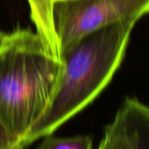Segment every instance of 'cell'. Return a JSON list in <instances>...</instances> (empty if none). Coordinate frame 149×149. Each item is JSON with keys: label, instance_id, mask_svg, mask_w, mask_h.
Masks as SVG:
<instances>
[{"label": "cell", "instance_id": "1", "mask_svg": "<svg viewBox=\"0 0 149 149\" xmlns=\"http://www.w3.org/2000/svg\"><path fill=\"white\" fill-rule=\"evenodd\" d=\"M137 22H118L87 34L61 54L63 69L54 97L24 139L26 147L53 134L91 104L120 67Z\"/></svg>", "mask_w": 149, "mask_h": 149}, {"label": "cell", "instance_id": "2", "mask_svg": "<svg viewBox=\"0 0 149 149\" xmlns=\"http://www.w3.org/2000/svg\"><path fill=\"white\" fill-rule=\"evenodd\" d=\"M62 69L36 33L19 28L8 33L0 49V125L23 143L47 110Z\"/></svg>", "mask_w": 149, "mask_h": 149}, {"label": "cell", "instance_id": "3", "mask_svg": "<svg viewBox=\"0 0 149 149\" xmlns=\"http://www.w3.org/2000/svg\"><path fill=\"white\" fill-rule=\"evenodd\" d=\"M149 13V0H55L53 21L61 54L105 26L138 22Z\"/></svg>", "mask_w": 149, "mask_h": 149}, {"label": "cell", "instance_id": "4", "mask_svg": "<svg viewBox=\"0 0 149 149\" xmlns=\"http://www.w3.org/2000/svg\"><path fill=\"white\" fill-rule=\"evenodd\" d=\"M109 125L120 149H149V105L126 97Z\"/></svg>", "mask_w": 149, "mask_h": 149}, {"label": "cell", "instance_id": "5", "mask_svg": "<svg viewBox=\"0 0 149 149\" xmlns=\"http://www.w3.org/2000/svg\"><path fill=\"white\" fill-rule=\"evenodd\" d=\"M36 149H93V139L89 135H76L71 137H43Z\"/></svg>", "mask_w": 149, "mask_h": 149}, {"label": "cell", "instance_id": "6", "mask_svg": "<svg viewBox=\"0 0 149 149\" xmlns=\"http://www.w3.org/2000/svg\"><path fill=\"white\" fill-rule=\"evenodd\" d=\"M24 143L0 125V149H25Z\"/></svg>", "mask_w": 149, "mask_h": 149}, {"label": "cell", "instance_id": "7", "mask_svg": "<svg viewBox=\"0 0 149 149\" xmlns=\"http://www.w3.org/2000/svg\"><path fill=\"white\" fill-rule=\"evenodd\" d=\"M97 149H120L115 133L109 124L104 127V137Z\"/></svg>", "mask_w": 149, "mask_h": 149}, {"label": "cell", "instance_id": "8", "mask_svg": "<svg viewBox=\"0 0 149 149\" xmlns=\"http://www.w3.org/2000/svg\"><path fill=\"white\" fill-rule=\"evenodd\" d=\"M7 36H8V33H5L4 32L0 31V49H1L2 47L4 46V44L7 39Z\"/></svg>", "mask_w": 149, "mask_h": 149}]
</instances>
